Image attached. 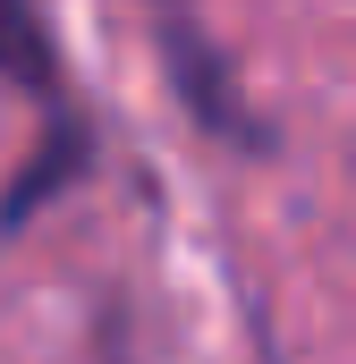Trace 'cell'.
Instances as JSON below:
<instances>
[{
    "instance_id": "obj_1",
    "label": "cell",
    "mask_w": 356,
    "mask_h": 364,
    "mask_svg": "<svg viewBox=\"0 0 356 364\" xmlns=\"http://www.w3.org/2000/svg\"><path fill=\"white\" fill-rule=\"evenodd\" d=\"M162 60H170V93L187 102L195 127H212L221 144H246V153H263V144H271V127L246 110V93L229 85V68H221V51L204 43L195 17H162Z\"/></svg>"
},
{
    "instance_id": "obj_2",
    "label": "cell",
    "mask_w": 356,
    "mask_h": 364,
    "mask_svg": "<svg viewBox=\"0 0 356 364\" xmlns=\"http://www.w3.org/2000/svg\"><path fill=\"white\" fill-rule=\"evenodd\" d=\"M93 170V136H85V119H68V110H51V136L34 144V161L9 178V195H0V237H17L60 186H77Z\"/></svg>"
},
{
    "instance_id": "obj_3",
    "label": "cell",
    "mask_w": 356,
    "mask_h": 364,
    "mask_svg": "<svg viewBox=\"0 0 356 364\" xmlns=\"http://www.w3.org/2000/svg\"><path fill=\"white\" fill-rule=\"evenodd\" d=\"M0 77L17 93H43L51 110H68V102H60V93H68V77H60V34H51V17L26 9V0H0Z\"/></svg>"
}]
</instances>
